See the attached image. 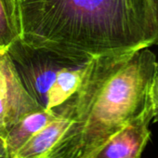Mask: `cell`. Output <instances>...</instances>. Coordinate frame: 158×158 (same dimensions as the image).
Wrapping results in <instances>:
<instances>
[{
	"mask_svg": "<svg viewBox=\"0 0 158 158\" xmlns=\"http://www.w3.org/2000/svg\"><path fill=\"white\" fill-rule=\"evenodd\" d=\"M29 45L91 59L157 44L152 0H20Z\"/></svg>",
	"mask_w": 158,
	"mask_h": 158,
	"instance_id": "cell-1",
	"label": "cell"
},
{
	"mask_svg": "<svg viewBox=\"0 0 158 158\" xmlns=\"http://www.w3.org/2000/svg\"><path fill=\"white\" fill-rule=\"evenodd\" d=\"M157 73L148 48L91 58L78 89L64 102L73 122L46 158H89L152 102Z\"/></svg>",
	"mask_w": 158,
	"mask_h": 158,
	"instance_id": "cell-2",
	"label": "cell"
},
{
	"mask_svg": "<svg viewBox=\"0 0 158 158\" xmlns=\"http://www.w3.org/2000/svg\"><path fill=\"white\" fill-rule=\"evenodd\" d=\"M6 50L26 90L46 110L63 72L90 60L71 57L45 48L35 47L22 38L7 47Z\"/></svg>",
	"mask_w": 158,
	"mask_h": 158,
	"instance_id": "cell-3",
	"label": "cell"
},
{
	"mask_svg": "<svg viewBox=\"0 0 158 158\" xmlns=\"http://www.w3.org/2000/svg\"><path fill=\"white\" fill-rule=\"evenodd\" d=\"M46 110L29 94L6 50L0 51V138L4 140L10 131L26 115Z\"/></svg>",
	"mask_w": 158,
	"mask_h": 158,
	"instance_id": "cell-4",
	"label": "cell"
},
{
	"mask_svg": "<svg viewBox=\"0 0 158 158\" xmlns=\"http://www.w3.org/2000/svg\"><path fill=\"white\" fill-rule=\"evenodd\" d=\"M154 101L134 120L114 134L89 158H140L151 137L150 123L156 119Z\"/></svg>",
	"mask_w": 158,
	"mask_h": 158,
	"instance_id": "cell-5",
	"label": "cell"
},
{
	"mask_svg": "<svg viewBox=\"0 0 158 158\" xmlns=\"http://www.w3.org/2000/svg\"><path fill=\"white\" fill-rule=\"evenodd\" d=\"M58 115L38 131L13 158H46L73 122L70 112L60 105L54 108Z\"/></svg>",
	"mask_w": 158,
	"mask_h": 158,
	"instance_id": "cell-6",
	"label": "cell"
},
{
	"mask_svg": "<svg viewBox=\"0 0 158 158\" xmlns=\"http://www.w3.org/2000/svg\"><path fill=\"white\" fill-rule=\"evenodd\" d=\"M58 113L55 110H41L32 113L22 119L8 134L5 139L6 150L9 158L15 154L43 127L55 119Z\"/></svg>",
	"mask_w": 158,
	"mask_h": 158,
	"instance_id": "cell-7",
	"label": "cell"
},
{
	"mask_svg": "<svg viewBox=\"0 0 158 158\" xmlns=\"http://www.w3.org/2000/svg\"><path fill=\"white\" fill-rule=\"evenodd\" d=\"M22 35L20 0H0V44L6 48Z\"/></svg>",
	"mask_w": 158,
	"mask_h": 158,
	"instance_id": "cell-8",
	"label": "cell"
},
{
	"mask_svg": "<svg viewBox=\"0 0 158 158\" xmlns=\"http://www.w3.org/2000/svg\"><path fill=\"white\" fill-rule=\"evenodd\" d=\"M152 96H153V101H154L155 107H156V111H157L156 119H158V73H157V75H156V78H155V81H154V85H153Z\"/></svg>",
	"mask_w": 158,
	"mask_h": 158,
	"instance_id": "cell-9",
	"label": "cell"
},
{
	"mask_svg": "<svg viewBox=\"0 0 158 158\" xmlns=\"http://www.w3.org/2000/svg\"><path fill=\"white\" fill-rule=\"evenodd\" d=\"M7 153V150H6V144H5V140L0 138V155H3Z\"/></svg>",
	"mask_w": 158,
	"mask_h": 158,
	"instance_id": "cell-10",
	"label": "cell"
},
{
	"mask_svg": "<svg viewBox=\"0 0 158 158\" xmlns=\"http://www.w3.org/2000/svg\"><path fill=\"white\" fill-rule=\"evenodd\" d=\"M152 3L154 6V10H155L156 20H157V25H158V0H152ZM156 45H158V38H157V44Z\"/></svg>",
	"mask_w": 158,
	"mask_h": 158,
	"instance_id": "cell-11",
	"label": "cell"
},
{
	"mask_svg": "<svg viewBox=\"0 0 158 158\" xmlns=\"http://www.w3.org/2000/svg\"><path fill=\"white\" fill-rule=\"evenodd\" d=\"M0 158H9V156L6 153V154H3V155H0Z\"/></svg>",
	"mask_w": 158,
	"mask_h": 158,
	"instance_id": "cell-12",
	"label": "cell"
},
{
	"mask_svg": "<svg viewBox=\"0 0 158 158\" xmlns=\"http://www.w3.org/2000/svg\"><path fill=\"white\" fill-rule=\"evenodd\" d=\"M4 48H4V47H3V46L1 45V44H0V51H1L2 49H4Z\"/></svg>",
	"mask_w": 158,
	"mask_h": 158,
	"instance_id": "cell-13",
	"label": "cell"
}]
</instances>
